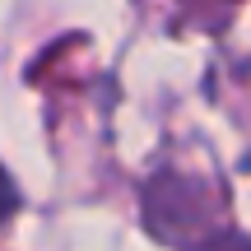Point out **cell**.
<instances>
[{
	"instance_id": "1",
	"label": "cell",
	"mask_w": 251,
	"mask_h": 251,
	"mask_svg": "<svg viewBox=\"0 0 251 251\" xmlns=\"http://www.w3.org/2000/svg\"><path fill=\"white\" fill-rule=\"evenodd\" d=\"M9 209H14V186H9V181H5V172H0V219H5Z\"/></svg>"
}]
</instances>
